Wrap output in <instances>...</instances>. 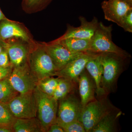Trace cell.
I'll return each mask as SVG.
<instances>
[{
	"label": "cell",
	"mask_w": 132,
	"mask_h": 132,
	"mask_svg": "<svg viewBox=\"0 0 132 132\" xmlns=\"http://www.w3.org/2000/svg\"><path fill=\"white\" fill-rule=\"evenodd\" d=\"M55 43L61 44L71 52L84 53L88 52L90 50V39L69 38Z\"/></svg>",
	"instance_id": "cell-19"
},
{
	"label": "cell",
	"mask_w": 132,
	"mask_h": 132,
	"mask_svg": "<svg viewBox=\"0 0 132 132\" xmlns=\"http://www.w3.org/2000/svg\"><path fill=\"white\" fill-rule=\"evenodd\" d=\"M121 114L116 108L104 116L90 132H118V119Z\"/></svg>",
	"instance_id": "cell-15"
},
{
	"label": "cell",
	"mask_w": 132,
	"mask_h": 132,
	"mask_svg": "<svg viewBox=\"0 0 132 132\" xmlns=\"http://www.w3.org/2000/svg\"><path fill=\"white\" fill-rule=\"evenodd\" d=\"M12 128L16 132H44L39 121L36 118L16 119Z\"/></svg>",
	"instance_id": "cell-18"
},
{
	"label": "cell",
	"mask_w": 132,
	"mask_h": 132,
	"mask_svg": "<svg viewBox=\"0 0 132 132\" xmlns=\"http://www.w3.org/2000/svg\"><path fill=\"white\" fill-rule=\"evenodd\" d=\"M101 6L105 19L119 26L126 15L132 10V6L122 0H105Z\"/></svg>",
	"instance_id": "cell-10"
},
{
	"label": "cell",
	"mask_w": 132,
	"mask_h": 132,
	"mask_svg": "<svg viewBox=\"0 0 132 132\" xmlns=\"http://www.w3.org/2000/svg\"><path fill=\"white\" fill-rule=\"evenodd\" d=\"M112 25L107 26L102 22H99L93 35L90 39V48L88 52L94 54L113 53L131 57L128 52L114 43L112 40Z\"/></svg>",
	"instance_id": "cell-2"
},
{
	"label": "cell",
	"mask_w": 132,
	"mask_h": 132,
	"mask_svg": "<svg viewBox=\"0 0 132 132\" xmlns=\"http://www.w3.org/2000/svg\"><path fill=\"white\" fill-rule=\"evenodd\" d=\"M13 131L12 127L0 126V132H11Z\"/></svg>",
	"instance_id": "cell-30"
},
{
	"label": "cell",
	"mask_w": 132,
	"mask_h": 132,
	"mask_svg": "<svg viewBox=\"0 0 132 132\" xmlns=\"http://www.w3.org/2000/svg\"><path fill=\"white\" fill-rule=\"evenodd\" d=\"M5 43H6L4 42L3 41L0 39V54L5 48Z\"/></svg>",
	"instance_id": "cell-31"
},
{
	"label": "cell",
	"mask_w": 132,
	"mask_h": 132,
	"mask_svg": "<svg viewBox=\"0 0 132 132\" xmlns=\"http://www.w3.org/2000/svg\"><path fill=\"white\" fill-rule=\"evenodd\" d=\"M59 101L56 123L64 125L79 120L82 108L75 95L72 93Z\"/></svg>",
	"instance_id": "cell-8"
},
{
	"label": "cell",
	"mask_w": 132,
	"mask_h": 132,
	"mask_svg": "<svg viewBox=\"0 0 132 132\" xmlns=\"http://www.w3.org/2000/svg\"><path fill=\"white\" fill-rule=\"evenodd\" d=\"M5 19H6V18L5 15L2 12L1 10L0 9V21Z\"/></svg>",
	"instance_id": "cell-32"
},
{
	"label": "cell",
	"mask_w": 132,
	"mask_h": 132,
	"mask_svg": "<svg viewBox=\"0 0 132 132\" xmlns=\"http://www.w3.org/2000/svg\"><path fill=\"white\" fill-rule=\"evenodd\" d=\"M59 78L53 76L44 78L38 81L37 86L43 93L52 96L59 83Z\"/></svg>",
	"instance_id": "cell-22"
},
{
	"label": "cell",
	"mask_w": 132,
	"mask_h": 132,
	"mask_svg": "<svg viewBox=\"0 0 132 132\" xmlns=\"http://www.w3.org/2000/svg\"><path fill=\"white\" fill-rule=\"evenodd\" d=\"M52 0H24V4L28 8H35L47 5Z\"/></svg>",
	"instance_id": "cell-26"
},
{
	"label": "cell",
	"mask_w": 132,
	"mask_h": 132,
	"mask_svg": "<svg viewBox=\"0 0 132 132\" xmlns=\"http://www.w3.org/2000/svg\"><path fill=\"white\" fill-rule=\"evenodd\" d=\"M45 49L51 57L57 72L63 68L73 59L85 53L71 52L59 43H51L46 46Z\"/></svg>",
	"instance_id": "cell-12"
},
{
	"label": "cell",
	"mask_w": 132,
	"mask_h": 132,
	"mask_svg": "<svg viewBox=\"0 0 132 132\" xmlns=\"http://www.w3.org/2000/svg\"><path fill=\"white\" fill-rule=\"evenodd\" d=\"M7 105L16 119H30L37 116V103L34 92L20 94Z\"/></svg>",
	"instance_id": "cell-6"
},
{
	"label": "cell",
	"mask_w": 132,
	"mask_h": 132,
	"mask_svg": "<svg viewBox=\"0 0 132 132\" xmlns=\"http://www.w3.org/2000/svg\"><path fill=\"white\" fill-rule=\"evenodd\" d=\"M98 54L103 68L101 87L108 95L116 91L118 79L125 69L126 60L129 57L113 53Z\"/></svg>",
	"instance_id": "cell-1"
},
{
	"label": "cell",
	"mask_w": 132,
	"mask_h": 132,
	"mask_svg": "<svg viewBox=\"0 0 132 132\" xmlns=\"http://www.w3.org/2000/svg\"><path fill=\"white\" fill-rule=\"evenodd\" d=\"M59 126L64 129L65 132H86L84 126L79 120Z\"/></svg>",
	"instance_id": "cell-24"
},
{
	"label": "cell",
	"mask_w": 132,
	"mask_h": 132,
	"mask_svg": "<svg viewBox=\"0 0 132 132\" xmlns=\"http://www.w3.org/2000/svg\"><path fill=\"white\" fill-rule=\"evenodd\" d=\"M12 71L11 65L6 67H0V81L8 78Z\"/></svg>",
	"instance_id": "cell-28"
},
{
	"label": "cell",
	"mask_w": 132,
	"mask_h": 132,
	"mask_svg": "<svg viewBox=\"0 0 132 132\" xmlns=\"http://www.w3.org/2000/svg\"><path fill=\"white\" fill-rule=\"evenodd\" d=\"M78 82L81 104L83 108L95 99L96 87L93 80L86 68L79 77Z\"/></svg>",
	"instance_id": "cell-13"
},
{
	"label": "cell",
	"mask_w": 132,
	"mask_h": 132,
	"mask_svg": "<svg viewBox=\"0 0 132 132\" xmlns=\"http://www.w3.org/2000/svg\"><path fill=\"white\" fill-rule=\"evenodd\" d=\"M13 37L21 38L26 41L29 40L27 33L16 24L6 19L0 21V39L4 41Z\"/></svg>",
	"instance_id": "cell-16"
},
{
	"label": "cell",
	"mask_w": 132,
	"mask_h": 132,
	"mask_svg": "<svg viewBox=\"0 0 132 132\" xmlns=\"http://www.w3.org/2000/svg\"><path fill=\"white\" fill-rule=\"evenodd\" d=\"M19 94L12 87L7 78L0 81V102L7 104Z\"/></svg>",
	"instance_id": "cell-21"
},
{
	"label": "cell",
	"mask_w": 132,
	"mask_h": 132,
	"mask_svg": "<svg viewBox=\"0 0 132 132\" xmlns=\"http://www.w3.org/2000/svg\"><path fill=\"white\" fill-rule=\"evenodd\" d=\"M59 78V83L52 96L58 101L73 93L76 84L64 78Z\"/></svg>",
	"instance_id": "cell-20"
},
{
	"label": "cell",
	"mask_w": 132,
	"mask_h": 132,
	"mask_svg": "<svg viewBox=\"0 0 132 132\" xmlns=\"http://www.w3.org/2000/svg\"><path fill=\"white\" fill-rule=\"evenodd\" d=\"M16 119L7 104L0 102V126L12 127Z\"/></svg>",
	"instance_id": "cell-23"
},
{
	"label": "cell",
	"mask_w": 132,
	"mask_h": 132,
	"mask_svg": "<svg viewBox=\"0 0 132 132\" xmlns=\"http://www.w3.org/2000/svg\"><path fill=\"white\" fill-rule=\"evenodd\" d=\"M7 78L12 87L20 94L34 92L38 81L26 64L14 67Z\"/></svg>",
	"instance_id": "cell-5"
},
{
	"label": "cell",
	"mask_w": 132,
	"mask_h": 132,
	"mask_svg": "<svg viewBox=\"0 0 132 132\" xmlns=\"http://www.w3.org/2000/svg\"><path fill=\"white\" fill-rule=\"evenodd\" d=\"M30 69L38 81L56 76L57 70L45 49H38L31 54Z\"/></svg>",
	"instance_id": "cell-7"
},
{
	"label": "cell",
	"mask_w": 132,
	"mask_h": 132,
	"mask_svg": "<svg viewBox=\"0 0 132 132\" xmlns=\"http://www.w3.org/2000/svg\"><path fill=\"white\" fill-rule=\"evenodd\" d=\"M10 66L9 57L5 48L0 54V67H6Z\"/></svg>",
	"instance_id": "cell-27"
},
{
	"label": "cell",
	"mask_w": 132,
	"mask_h": 132,
	"mask_svg": "<svg viewBox=\"0 0 132 132\" xmlns=\"http://www.w3.org/2000/svg\"><path fill=\"white\" fill-rule=\"evenodd\" d=\"M48 132H65L64 129L57 123H55L50 126L47 131Z\"/></svg>",
	"instance_id": "cell-29"
},
{
	"label": "cell",
	"mask_w": 132,
	"mask_h": 132,
	"mask_svg": "<svg viewBox=\"0 0 132 132\" xmlns=\"http://www.w3.org/2000/svg\"><path fill=\"white\" fill-rule=\"evenodd\" d=\"M37 105L38 119L44 132H47L51 125L56 123L58 101L42 92L36 86L34 91Z\"/></svg>",
	"instance_id": "cell-4"
},
{
	"label": "cell",
	"mask_w": 132,
	"mask_h": 132,
	"mask_svg": "<svg viewBox=\"0 0 132 132\" xmlns=\"http://www.w3.org/2000/svg\"><path fill=\"white\" fill-rule=\"evenodd\" d=\"M10 63L14 67L24 64L27 55V50L24 45L20 43H5Z\"/></svg>",
	"instance_id": "cell-17"
},
{
	"label": "cell",
	"mask_w": 132,
	"mask_h": 132,
	"mask_svg": "<svg viewBox=\"0 0 132 132\" xmlns=\"http://www.w3.org/2000/svg\"><path fill=\"white\" fill-rule=\"evenodd\" d=\"M107 96L95 98L82 109L79 120L82 123L86 132H90L104 116L116 108Z\"/></svg>",
	"instance_id": "cell-3"
},
{
	"label": "cell",
	"mask_w": 132,
	"mask_h": 132,
	"mask_svg": "<svg viewBox=\"0 0 132 132\" xmlns=\"http://www.w3.org/2000/svg\"><path fill=\"white\" fill-rule=\"evenodd\" d=\"M79 20L80 22V26L78 27L69 26L65 34L52 43H55L69 38L90 39L93 35L98 24V19L94 16L91 21H88L84 16H80Z\"/></svg>",
	"instance_id": "cell-11"
},
{
	"label": "cell",
	"mask_w": 132,
	"mask_h": 132,
	"mask_svg": "<svg viewBox=\"0 0 132 132\" xmlns=\"http://www.w3.org/2000/svg\"><path fill=\"white\" fill-rule=\"evenodd\" d=\"M96 54L88 52L84 53L57 71L56 76L59 78H64L76 83H78L79 77L85 69L87 62Z\"/></svg>",
	"instance_id": "cell-9"
},
{
	"label": "cell",
	"mask_w": 132,
	"mask_h": 132,
	"mask_svg": "<svg viewBox=\"0 0 132 132\" xmlns=\"http://www.w3.org/2000/svg\"><path fill=\"white\" fill-rule=\"evenodd\" d=\"M122 1H124L128 4L132 6V0H122Z\"/></svg>",
	"instance_id": "cell-33"
},
{
	"label": "cell",
	"mask_w": 132,
	"mask_h": 132,
	"mask_svg": "<svg viewBox=\"0 0 132 132\" xmlns=\"http://www.w3.org/2000/svg\"><path fill=\"white\" fill-rule=\"evenodd\" d=\"M86 69L91 76L96 87L95 93L98 97L107 95L101 87L102 76L103 73V68L99 54H96L87 62Z\"/></svg>",
	"instance_id": "cell-14"
},
{
	"label": "cell",
	"mask_w": 132,
	"mask_h": 132,
	"mask_svg": "<svg viewBox=\"0 0 132 132\" xmlns=\"http://www.w3.org/2000/svg\"><path fill=\"white\" fill-rule=\"evenodd\" d=\"M119 27L126 32L132 33V10L128 13L121 21Z\"/></svg>",
	"instance_id": "cell-25"
}]
</instances>
